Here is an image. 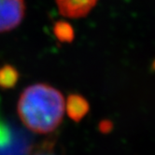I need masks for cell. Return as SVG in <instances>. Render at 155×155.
I'll return each instance as SVG.
<instances>
[{"label": "cell", "instance_id": "5", "mask_svg": "<svg viewBox=\"0 0 155 155\" xmlns=\"http://www.w3.org/2000/svg\"><path fill=\"white\" fill-rule=\"evenodd\" d=\"M19 72L12 64L0 66V88L10 89L13 88L19 80Z\"/></svg>", "mask_w": 155, "mask_h": 155}, {"label": "cell", "instance_id": "2", "mask_svg": "<svg viewBox=\"0 0 155 155\" xmlns=\"http://www.w3.org/2000/svg\"><path fill=\"white\" fill-rule=\"evenodd\" d=\"M25 14V0H0V33L20 25Z\"/></svg>", "mask_w": 155, "mask_h": 155}, {"label": "cell", "instance_id": "3", "mask_svg": "<svg viewBox=\"0 0 155 155\" xmlns=\"http://www.w3.org/2000/svg\"><path fill=\"white\" fill-rule=\"evenodd\" d=\"M98 0H55L61 15L68 18H82L96 5Z\"/></svg>", "mask_w": 155, "mask_h": 155}, {"label": "cell", "instance_id": "6", "mask_svg": "<svg viewBox=\"0 0 155 155\" xmlns=\"http://www.w3.org/2000/svg\"><path fill=\"white\" fill-rule=\"evenodd\" d=\"M53 32L55 37L61 42H71L74 39V30L66 21H60L55 23Z\"/></svg>", "mask_w": 155, "mask_h": 155}, {"label": "cell", "instance_id": "7", "mask_svg": "<svg viewBox=\"0 0 155 155\" xmlns=\"http://www.w3.org/2000/svg\"><path fill=\"white\" fill-rule=\"evenodd\" d=\"M31 155H57V154L53 150L51 144H49V145H44L37 149L34 152L31 153Z\"/></svg>", "mask_w": 155, "mask_h": 155}, {"label": "cell", "instance_id": "4", "mask_svg": "<svg viewBox=\"0 0 155 155\" xmlns=\"http://www.w3.org/2000/svg\"><path fill=\"white\" fill-rule=\"evenodd\" d=\"M65 110L68 117L78 123L89 112V103L80 94H70L65 102Z\"/></svg>", "mask_w": 155, "mask_h": 155}, {"label": "cell", "instance_id": "1", "mask_svg": "<svg viewBox=\"0 0 155 155\" xmlns=\"http://www.w3.org/2000/svg\"><path fill=\"white\" fill-rule=\"evenodd\" d=\"M17 111L21 123L29 130L41 135L49 134L61 124L65 101L57 89L45 83H37L21 93Z\"/></svg>", "mask_w": 155, "mask_h": 155}]
</instances>
